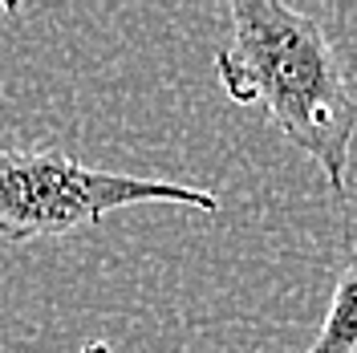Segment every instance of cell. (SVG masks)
Returning <instances> with one entry per match:
<instances>
[{
  "instance_id": "3",
  "label": "cell",
  "mask_w": 357,
  "mask_h": 353,
  "mask_svg": "<svg viewBox=\"0 0 357 353\" xmlns=\"http://www.w3.org/2000/svg\"><path fill=\"white\" fill-rule=\"evenodd\" d=\"M305 353H357V260L341 268L321 333Z\"/></svg>"
},
{
  "instance_id": "4",
  "label": "cell",
  "mask_w": 357,
  "mask_h": 353,
  "mask_svg": "<svg viewBox=\"0 0 357 353\" xmlns=\"http://www.w3.org/2000/svg\"><path fill=\"white\" fill-rule=\"evenodd\" d=\"M82 353H114V350L106 345V341H86V345H82Z\"/></svg>"
},
{
  "instance_id": "2",
  "label": "cell",
  "mask_w": 357,
  "mask_h": 353,
  "mask_svg": "<svg viewBox=\"0 0 357 353\" xmlns=\"http://www.w3.org/2000/svg\"><path fill=\"white\" fill-rule=\"evenodd\" d=\"M138 203L220 211V195L207 187L102 171L82 158L41 151V147H0V240L4 243L73 236Z\"/></svg>"
},
{
  "instance_id": "1",
  "label": "cell",
  "mask_w": 357,
  "mask_h": 353,
  "mask_svg": "<svg viewBox=\"0 0 357 353\" xmlns=\"http://www.w3.org/2000/svg\"><path fill=\"white\" fill-rule=\"evenodd\" d=\"M231 37L215 53V77L236 106H256L337 199L349 191L357 89L321 24L280 0H231Z\"/></svg>"
}]
</instances>
